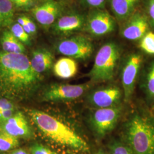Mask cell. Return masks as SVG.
Instances as JSON below:
<instances>
[{
    "mask_svg": "<svg viewBox=\"0 0 154 154\" xmlns=\"http://www.w3.org/2000/svg\"><path fill=\"white\" fill-rule=\"evenodd\" d=\"M41 79L27 55L0 50V93L16 97L28 95Z\"/></svg>",
    "mask_w": 154,
    "mask_h": 154,
    "instance_id": "cell-1",
    "label": "cell"
},
{
    "mask_svg": "<svg viewBox=\"0 0 154 154\" xmlns=\"http://www.w3.org/2000/svg\"><path fill=\"white\" fill-rule=\"evenodd\" d=\"M28 112L40 132L51 141L76 151L88 150L85 139L61 121L41 110L30 109Z\"/></svg>",
    "mask_w": 154,
    "mask_h": 154,
    "instance_id": "cell-2",
    "label": "cell"
},
{
    "mask_svg": "<svg viewBox=\"0 0 154 154\" xmlns=\"http://www.w3.org/2000/svg\"><path fill=\"white\" fill-rule=\"evenodd\" d=\"M125 137L135 154H154V114L135 111L125 125Z\"/></svg>",
    "mask_w": 154,
    "mask_h": 154,
    "instance_id": "cell-3",
    "label": "cell"
},
{
    "mask_svg": "<svg viewBox=\"0 0 154 154\" xmlns=\"http://www.w3.org/2000/svg\"><path fill=\"white\" fill-rule=\"evenodd\" d=\"M121 56V49L116 42H109L99 49L94 65L88 74L92 82H105L112 79Z\"/></svg>",
    "mask_w": 154,
    "mask_h": 154,
    "instance_id": "cell-4",
    "label": "cell"
},
{
    "mask_svg": "<svg viewBox=\"0 0 154 154\" xmlns=\"http://www.w3.org/2000/svg\"><path fill=\"white\" fill-rule=\"evenodd\" d=\"M58 53L75 60H86L93 54L94 47L91 40L82 34L72 35L62 39L56 45Z\"/></svg>",
    "mask_w": 154,
    "mask_h": 154,
    "instance_id": "cell-5",
    "label": "cell"
},
{
    "mask_svg": "<svg viewBox=\"0 0 154 154\" xmlns=\"http://www.w3.org/2000/svg\"><path fill=\"white\" fill-rule=\"evenodd\" d=\"M144 59L141 53L134 52L127 57L122 70V84L125 100L128 102L134 93Z\"/></svg>",
    "mask_w": 154,
    "mask_h": 154,
    "instance_id": "cell-6",
    "label": "cell"
},
{
    "mask_svg": "<svg viewBox=\"0 0 154 154\" xmlns=\"http://www.w3.org/2000/svg\"><path fill=\"white\" fill-rule=\"evenodd\" d=\"M116 19L105 9H91L86 15L83 30L95 37H102L114 32Z\"/></svg>",
    "mask_w": 154,
    "mask_h": 154,
    "instance_id": "cell-7",
    "label": "cell"
},
{
    "mask_svg": "<svg viewBox=\"0 0 154 154\" xmlns=\"http://www.w3.org/2000/svg\"><path fill=\"white\" fill-rule=\"evenodd\" d=\"M121 112V107L119 105L96 109L91 114L89 119L93 130L100 137L106 135L116 127Z\"/></svg>",
    "mask_w": 154,
    "mask_h": 154,
    "instance_id": "cell-8",
    "label": "cell"
},
{
    "mask_svg": "<svg viewBox=\"0 0 154 154\" xmlns=\"http://www.w3.org/2000/svg\"><path fill=\"white\" fill-rule=\"evenodd\" d=\"M66 10V6L62 1L42 0L34 6L31 11L39 24L45 29H49Z\"/></svg>",
    "mask_w": 154,
    "mask_h": 154,
    "instance_id": "cell-9",
    "label": "cell"
},
{
    "mask_svg": "<svg viewBox=\"0 0 154 154\" xmlns=\"http://www.w3.org/2000/svg\"><path fill=\"white\" fill-rule=\"evenodd\" d=\"M90 85L54 84L46 88L42 94V99L47 102L69 101L81 97L88 91Z\"/></svg>",
    "mask_w": 154,
    "mask_h": 154,
    "instance_id": "cell-10",
    "label": "cell"
},
{
    "mask_svg": "<svg viewBox=\"0 0 154 154\" xmlns=\"http://www.w3.org/2000/svg\"><path fill=\"white\" fill-rule=\"evenodd\" d=\"M152 30L149 18L141 7L125 21L121 30L122 37L130 41H140Z\"/></svg>",
    "mask_w": 154,
    "mask_h": 154,
    "instance_id": "cell-11",
    "label": "cell"
},
{
    "mask_svg": "<svg viewBox=\"0 0 154 154\" xmlns=\"http://www.w3.org/2000/svg\"><path fill=\"white\" fill-rule=\"evenodd\" d=\"M86 15L78 11L65 13L51 27V32L59 36H70L85 28Z\"/></svg>",
    "mask_w": 154,
    "mask_h": 154,
    "instance_id": "cell-12",
    "label": "cell"
},
{
    "mask_svg": "<svg viewBox=\"0 0 154 154\" xmlns=\"http://www.w3.org/2000/svg\"><path fill=\"white\" fill-rule=\"evenodd\" d=\"M122 97L121 88L109 86L94 90L88 97V103L95 109L109 108L118 106Z\"/></svg>",
    "mask_w": 154,
    "mask_h": 154,
    "instance_id": "cell-13",
    "label": "cell"
},
{
    "mask_svg": "<svg viewBox=\"0 0 154 154\" xmlns=\"http://www.w3.org/2000/svg\"><path fill=\"white\" fill-rule=\"evenodd\" d=\"M0 131L18 139H30L33 136L29 123L21 111H17L11 118L1 123Z\"/></svg>",
    "mask_w": 154,
    "mask_h": 154,
    "instance_id": "cell-14",
    "label": "cell"
},
{
    "mask_svg": "<svg viewBox=\"0 0 154 154\" xmlns=\"http://www.w3.org/2000/svg\"><path fill=\"white\" fill-rule=\"evenodd\" d=\"M143 0H108L111 10L116 18L125 21L140 8Z\"/></svg>",
    "mask_w": 154,
    "mask_h": 154,
    "instance_id": "cell-15",
    "label": "cell"
},
{
    "mask_svg": "<svg viewBox=\"0 0 154 154\" xmlns=\"http://www.w3.org/2000/svg\"><path fill=\"white\" fill-rule=\"evenodd\" d=\"M54 59V55L50 50L40 48L33 51L30 61L34 71L41 75L53 66Z\"/></svg>",
    "mask_w": 154,
    "mask_h": 154,
    "instance_id": "cell-16",
    "label": "cell"
},
{
    "mask_svg": "<svg viewBox=\"0 0 154 154\" xmlns=\"http://www.w3.org/2000/svg\"><path fill=\"white\" fill-rule=\"evenodd\" d=\"M142 87L147 102L154 107V58L144 67Z\"/></svg>",
    "mask_w": 154,
    "mask_h": 154,
    "instance_id": "cell-17",
    "label": "cell"
},
{
    "mask_svg": "<svg viewBox=\"0 0 154 154\" xmlns=\"http://www.w3.org/2000/svg\"><path fill=\"white\" fill-rule=\"evenodd\" d=\"M78 72L77 62L69 57H63L59 59L53 65V72L61 79H70L74 77Z\"/></svg>",
    "mask_w": 154,
    "mask_h": 154,
    "instance_id": "cell-18",
    "label": "cell"
},
{
    "mask_svg": "<svg viewBox=\"0 0 154 154\" xmlns=\"http://www.w3.org/2000/svg\"><path fill=\"white\" fill-rule=\"evenodd\" d=\"M0 43L2 49L6 53L24 54L26 51L24 44L8 30H5L2 33Z\"/></svg>",
    "mask_w": 154,
    "mask_h": 154,
    "instance_id": "cell-19",
    "label": "cell"
},
{
    "mask_svg": "<svg viewBox=\"0 0 154 154\" xmlns=\"http://www.w3.org/2000/svg\"><path fill=\"white\" fill-rule=\"evenodd\" d=\"M15 7L10 0H0V29L13 23Z\"/></svg>",
    "mask_w": 154,
    "mask_h": 154,
    "instance_id": "cell-20",
    "label": "cell"
},
{
    "mask_svg": "<svg viewBox=\"0 0 154 154\" xmlns=\"http://www.w3.org/2000/svg\"><path fill=\"white\" fill-rule=\"evenodd\" d=\"M19 145L18 138L0 131V153L17 149Z\"/></svg>",
    "mask_w": 154,
    "mask_h": 154,
    "instance_id": "cell-21",
    "label": "cell"
},
{
    "mask_svg": "<svg viewBox=\"0 0 154 154\" xmlns=\"http://www.w3.org/2000/svg\"><path fill=\"white\" fill-rule=\"evenodd\" d=\"M16 112L15 106L11 100L0 98V123L11 118Z\"/></svg>",
    "mask_w": 154,
    "mask_h": 154,
    "instance_id": "cell-22",
    "label": "cell"
},
{
    "mask_svg": "<svg viewBox=\"0 0 154 154\" xmlns=\"http://www.w3.org/2000/svg\"><path fill=\"white\" fill-rule=\"evenodd\" d=\"M139 47L144 53L154 55V32L149 31L139 41Z\"/></svg>",
    "mask_w": 154,
    "mask_h": 154,
    "instance_id": "cell-23",
    "label": "cell"
},
{
    "mask_svg": "<svg viewBox=\"0 0 154 154\" xmlns=\"http://www.w3.org/2000/svg\"><path fill=\"white\" fill-rule=\"evenodd\" d=\"M10 31L23 44L30 45V35L26 33L19 23L17 22L13 23L11 26Z\"/></svg>",
    "mask_w": 154,
    "mask_h": 154,
    "instance_id": "cell-24",
    "label": "cell"
},
{
    "mask_svg": "<svg viewBox=\"0 0 154 154\" xmlns=\"http://www.w3.org/2000/svg\"><path fill=\"white\" fill-rule=\"evenodd\" d=\"M143 9L149 18L152 29L154 30V0H143Z\"/></svg>",
    "mask_w": 154,
    "mask_h": 154,
    "instance_id": "cell-25",
    "label": "cell"
},
{
    "mask_svg": "<svg viewBox=\"0 0 154 154\" xmlns=\"http://www.w3.org/2000/svg\"><path fill=\"white\" fill-rule=\"evenodd\" d=\"M110 152L111 154H135L128 145L119 142L113 143L111 146Z\"/></svg>",
    "mask_w": 154,
    "mask_h": 154,
    "instance_id": "cell-26",
    "label": "cell"
},
{
    "mask_svg": "<svg viewBox=\"0 0 154 154\" xmlns=\"http://www.w3.org/2000/svg\"><path fill=\"white\" fill-rule=\"evenodd\" d=\"M15 8L23 11L32 9L37 4L36 0H10Z\"/></svg>",
    "mask_w": 154,
    "mask_h": 154,
    "instance_id": "cell-27",
    "label": "cell"
},
{
    "mask_svg": "<svg viewBox=\"0 0 154 154\" xmlns=\"http://www.w3.org/2000/svg\"><path fill=\"white\" fill-rule=\"evenodd\" d=\"M107 1L108 0H80L83 6L89 8L91 9H105Z\"/></svg>",
    "mask_w": 154,
    "mask_h": 154,
    "instance_id": "cell-28",
    "label": "cell"
},
{
    "mask_svg": "<svg viewBox=\"0 0 154 154\" xmlns=\"http://www.w3.org/2000/svg\"><path fill=\"white\" fill-rule=\"evenodd\" d=\"M32 154H57L53 151L41 144H34L30 148Z\"/></svg>",
    "mask_w": 154,
    "mask_h": 154,
    "instance_id": "cell-29",
    "label": "cell"
},
{
    "mask_svg": "<svg viewBox=\"0 0 154 154\" xmlns=\"http://www.w3.org/2000/svg\"><path fill=\"white\" fill-rule=\"evenodd\" d=\"M24 17H25V22L26 23L28 28L31 33V35H35L37 32V28L35 23L29 17L24 16Z\"/></svg>",
    "mask_w": 154,
    "mask_h": 154,
    "instance_id": "cell-30",
    "label": "cell"
},
{
    "mask_svg": "<svg viewBox=\"0 0 154 154\" xmlns=\"http://www.w3.org/2000/svg\"><path fill=\"white\" fill-rule=\"evenodd\" d=\"M9 154H30V153L25 149H15L10 151Z\"/></svg>",
    "mask_w": 154,
    "mask_h": 154,
    "instance_id": "cell-31",
    "label": "cell"
},
{
    "mask_svg": "<svg viewBox=\"0 0 154 154\" xmlns=\"http://www.w3.org/2000/svg\"><path fill=\"white\" fill-rule=\"evenodd\" d=\"M96 154H106L105 152H104L102 150H99V151Z\"/></svg>",
    "mask_w": 154,
    "mask_h": 154,
    "instance_id": "cell-32",
    "label": "cell"
}]
</instances>
